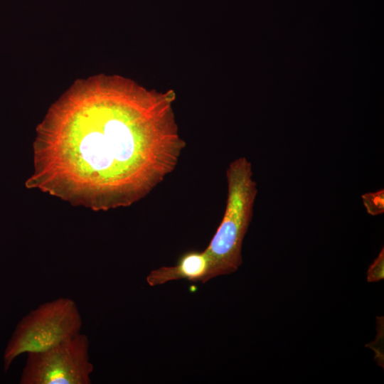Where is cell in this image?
Returning <instances> with one entry per match:
<instances>
[{
    "label": "cell",
    "mask_w": 384,
    "mask_h": 384,
    "mask_svg": "<svg viewBox=\"0 0 384 384\" xmlns=\"http://www.w3.org/2000/svg\"><path fill=\"white\" fill-rule=\"evenodd\" d=\"M174 100L119 75L78 80L37 127L27 188L94 210L140 201L175 170L186 146Z\"/></svg>",
    "instance_id": "6da1fadb"
},
{
    "label": "cell",
    "mask_w": 384,
    "mask_h": 384,
    "mask_svg": "<svg viewBox=\"0 0 384 384\" xmlns=\"http://www.w3.org/2000/svg\"><path fill=\"white\" fill-rule=\"evenodd\" d=\"M225 174L228 192L224 215L205 249L210 260L213 277L231 274L241 265L242 246L257 194L252 164L246 157L230 162Z\"/></svg>",
    "instance_id": "7a4b0ae2"
},
{
    "label": "cell",
    "mask_w": 384,
    "mask_h": 384,
    "mask_svg": "<svg viewBox=\"0 0 384 384\" xmlns=\"http://www.w3.org/2000/svg\"><path fill=\"white\" fill-rule=\"evenodd\" d=\"M82 317L76 303L60 297L39 305L17 324L4 354L7 371L18 356L50 349L80 334Z\"/></svg>",
    "instance_id": "3957f363"
},
{
    "label": "cell",
    "mask_w": 384,
    "mask_h": 384,
    "mask_svg": "<svg viewBox=\"0 0 384 384\" xmlns=\"http://www.w3.org/2000/svg\"><path fill=\"white\" fill-rule=\"evenodd\" d=\"M90 341L85 334L47 351L27 354L21 384H90L93 365Z\"/></svg>",
    "instance_id": "277c9868"
},
{
    "label": "cell",
    "mask_w": 384,
    "mask_h": 384,
    "mask_svg": "<svg viewBox=\"0 0 384 384\" xmlns=\"http://www.w3.org/2000/svg\"><path fill=\"white\" fill-rule=\"evenodd\" d=\"M212 278L210 260L205 250H191L181 255L175 266L152 270L146 277V282L149 286L154 287L183 279L205 283Z\"/></svg>",
    "instance_id": "5b68a950"
},
{
    "label": "cell",
    "mask_w": 384,
    "mask_h": 384,
    "mask_svg": "<svg viewBox=\"0 0 384 384\" xmlns=\"http://www.w3.org/2000/svg\"><path fill=\"white\" fill-rule=\"evenodd\" d=\"M383 190H380L374 193H365L362 196L363 205L370 215H377L383 213Z\"/></svg>",
    "instance_id": "8992f818"
},
{
    "label": "cell",
    "mask_w": 384,
    "mask_h": 384,
    "mask_svg": "<svg viewBox=\"0 0 384 384\" xmlns=\"http://www.w3.org/2000/svg\"><path fill=\"white\" fill-rule=\"evenodd\" d=\"M384 278V250L382 248L379 255L369 266L367 271V281L375 282Z\"/></svg>",
    "instance_id": "52a82bcc"
}]
</instances>
